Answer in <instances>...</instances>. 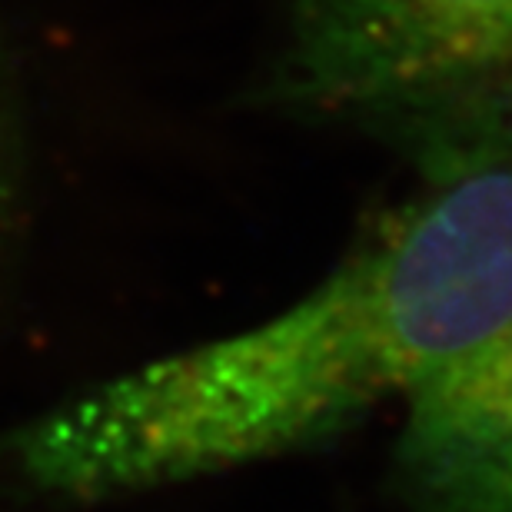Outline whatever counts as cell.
<instances>
[{"label": "cell", "mask_w": 512, "mask_h": 512, "mask_svg": "<svg viewBox=\"0 0 512 512\" xmlns=\"http://www.w3.org/2000/svg\"><path fill=\"white\" fill-rule=\"evenodd\" d=\"M512 310V167L429 183L260 326L84 389L0 446L4 483L94 503L320 446Z\"/></svg>", "instance_id": "6da1fadb"}, {"label": "cell", "mask_w": 512, "mask_h": 512, "mask_svg": "<svg viewBox=\"0 0 512 512\" xmlns=\"http://www.w3.org/2000/svg\"><path fill=\"white\" fill-rule=\"evenodd\" d=\"M266 100L373 133L429 183L512 167V0H290Z\"/></svg>", "instance_id": "7a4b0ae2"}, {"label": "cell", "mask_w": 512, "mask_h": 512, "mask_svg": "<svg viewBox=\"0 0 512 512\" xmlns=\"http://www.w3.org/2000/svg\"><path fill=\"white\" fill-rule=\"evenodd\" d=\"M406 512H512V310L406 399Z\"/></svg>", "instance_id": "3957f363"}, {"label": "cell", "mask_w": 512, "mask_h": 512, "mask_svg": "<svg viewBox=\"0 0 512 512\" xmlns=\"http://www.w3.org/2000/svg\"><path fill=\"white\" fill-rule=\"evenodd\" d=\"M14 110H10V80L0 54V200H7V170H10V147H14Z\"/></svg>", "instance_id": "277c9868"}]
</instances>
